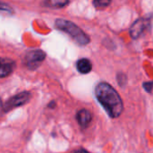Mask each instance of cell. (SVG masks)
Returning <instances> with one entry per match:
<instances>
[{
  "label": "cell",
  "mask_w": 153,
  "mask_h": 153,
  "mask_svg": "<svg viewBox=\"0 0 153 153\" xmlns=\"http://www.w3.org/2000/svg\"><path fill=\"white\" fill-rule=\"evenodd\" d=\"M95 96L111 118H117L123 113V100L110 84L100 82L95 88Z\"/></svg>",
  "instance_id": "obj_1"
},
{
  "label": "cell",
  "mask_w": 153,
  "mask_h": 153,
  "mask_svg": "<svg viewBox=\"0 0 153 153\" xmlns=\"http://www.w3.org/2000/svg\"><path fill=\"white\" fill-rule=\"evenodd\" d=\"M111 4V0H93V4L97 8H106Z\"/></svg>",
  "instance_id": "obj_10"
},
{
  "label": "cell",
  "mask_w": 153,
  "mask_h": 153,
  "mask_svg": "<svg viewBox=\"0 0 153 153\" xmlns=\"http://www.w3.org/2000/svg\"><path fill=\"white\" fill-rule=\"evenodd\" d=\"M56 27L58 30L69 34L79 45H87L90 42V38L88 37V35L82 29H80L77 25L70 21L58 19L56 21Z\"/></svg>",
  "instance_id": "obj_2"
},
{
  "label": "cell",
  "mask_w": 153,
  "mask_h": 153,
  "mask_svg": "<svg viewBox=\"0 0 153 153\" xmlns=\"http://www.w3.org/2000/svg\"><path fill=\"white\" fill-rule=\"evenodd\" d=\"M76 118H77L78 124L82 128H86L91 124V122L92 120V116L89 110L81 109L80 111H78L77 115H76Z\"/></svg>",
  "instance_id": "obj_6"
},
{
  "label": "cell",
  "mask_w": 153,
  "mask_h": 153,
  "mask_svg": "<svg viewBox=\"0 0 153 153\" xmlns=\"http://www.w3.org/2000/svg\"><path fill=\"white\" fill-rule=\"evenodd\" d=\"M74 153H89L88 151H86V150H84V149H80V150H78V151H76Z\"/></svg>",
  "instance_id": "obj_11"
},
{
  "label": "cell",
  "mask_w": 153,
  "mask_h": 153,
  "mask_svg": "<svg viewBox=\"0 0 153 153\" xmlns=\"http://www.w3.org/2000/svg\"><path fill=\"white\" fill-rule=\"evenodd\" d=\"M30 92H28V91L21 92V93L10 98L3 106V110L4 112H9L15 108H18L20 106L26 104L30 100Z\"/></svg>",
  "instance_id": "obj_3"
},
{
  "label": "cell",
  "mask_w": 153,
  "mask_h": 153,
  "mask_svg": "<svg viewBox=\"0 0 153 153\" xmlns=\"http://www.w3.org/2000/svg\"><path fill=\"white\" fill-rule=\"evenodd\" d=\"M13 64L12 62H10L9 60H5V59H2V64H1V71H0V74L1 77L4 78L7 75H9L12 71H13Z\"/></svg>",
  "instance_id": "obj_8"
},
{
  "label": "cell",
  "mask_w": 153,
  "mask_h": 153,
  "mask_svg": "<svg viewBox=\"0 0 153 153\" xmlns=\"http://www.w3.org/2000/svg\"><path fill=\"white\" fill-rule=\"evenodd\" d=\"M45 53L39 49L28 52V54L26 55V63L28 67H30V69L37 68L45 59Z\"/></svg>",
  "instance_id": "obj_4"
},
{
  "label": "cell",
  "mask_w": 153,
  "mask_h": 153,
  "mask_svg": "<svg viewBox=\"0 0 153 153\" xmlns=\"http://www.w3.org/2000/svg\"><path fill=\"white\" fill-rule=\"evenodd\" d=\"M148 27H149V21H147L145 19L138 20L131 27L130 33L133 38L136 39V38L140 37L145 31V30H147Z\"/></svg>",
  "instance_id": "obj_5"
},
{
  "label": "cell",
  "mask_w": 153,
  "mask_h": 153,
  "mask_svg": "<svg viewBox=\"0 0 153 153\" xmlns=\"http://www.w3.org/2000/svg\"><path fill=\"white\" fill-rule=\"evenodd\" d=\"M69 0H48V4L52 7L56 8H61L65 7L68 4Z\"/></svg>",
  "instance_id": "obj_9"
},
{
  "label": "cell",
  "mask_w": 153,
  "mask_h": 153,
  "mask_svg": "<svg viewBox=\"0 0 153 153\" xmlns=\"http://www.w3.org/2000/svg\"><path fill=\"white\" fill-rule=\"evenodd\" d=\"M92 69V64L89 59L82 58L77 62V70L81 74H89Z\"/></svg>",
  "instance_id": "obj_7"
}]
</instances>
